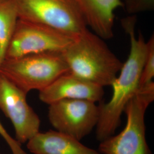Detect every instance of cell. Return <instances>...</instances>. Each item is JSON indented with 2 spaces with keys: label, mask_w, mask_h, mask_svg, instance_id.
I'll list each match as a JSON object with an SVG mask.
<instances>
[{
  "label": "cell",
  "mask_w": 154,
  "mask_h": 154,
  "mask_svg": "<svg viewBox=\"0 0 154 154\" xmlns=\"http://www.w3.org/2000/svg\"><path fill=\"white\" fill-rule=\"evenodd\" d=\"M122 25L130 39V50L126 61L123 63L118 76L110 86L112 94L110 100L99 105L100 115L96 126V137L99 142L114 134L121 123V116L127 103L139 88L147 45L143 35L136 36V15L122 20Z\"/></svg>",
  "instance_id": "6da1fadb"
},
{
  "label": "cell",
  "mask_w": 154,
  "mask_h": 154,
  "mask_svg": "<svg viewBox=\"0 0 154 154\" xmlns=\"http://www.w3.org/2000/svg\"><path fill=\"white\" fill-rule=\"evenodd\" d=\"M69 72L102 87L111 86L123 63L103 39L89 30L63 52Z\"/></svg>",
  "instance_id": "7a4b0ae2"
},
{
  "label": "cell",
  "mask_w": 154,
  "mask_h": 154,
  "mask_svg": "<svg viewBox=\"0 0 154 154\" xmlns=\"http://www.w3.org/2000/svg\"><path fill=\"white\" fill-rule=\"evenodd\" d=\"M154 100V82L139 87L125 108L127 119L125 128L118 134L100 142L99 152L151 154L146 138L145 114Z\"/></svg>",
  "instance_id": "3957f363"
},
{
  "label": "cell",
  "mask_w": 154,
  "mask_h": 154,
  "mask_svg": "<svg viewBox=\"0 0 154 154\" xmlns=\"http://www.w3.org/2000/svg\"><path fill=\"white\" fill-rule=\"evenodd\" d=\"M68 72L62 52L6 58L0 66V74L26 94L43 90Z\"/></svg>",
  "instance_id": "277c9868"
},
{
  "label": "cell",
  "mask_w": 154,
  "mask_h": 154,
  "mask_svg": "<svg viewBox=\"0 0 154 154\" xmlns=\"http://www.w3.org/2000/svg\"><path fill=\"white\" fill-rule=\"evenodd\" d=\"M18 18L54 28L74 38L88 30L75 0H13Z\"/></svg>",
  "instance_id": "5b68a950"
},
{
  "label": "cell",
  "mask_w": 154,
  "mask_h": 154,
  "mask_svg": "<svg viewBox=\"0 0 154 154\" xmlns=\"http://www.w3.org/2000/svg\"><path fill=\"white\" fill-rule=\"evenodd\" d=\"M75 38L48 26L18 18L5 59L46 52H63Z\"/></svg>",
  "instance_id": "8992f818"
},
{
  "label": "cell",
  "mask_w": 154,
  "mask_h": 154,
  "mask_svg": "<svg viewBox=\"0 0 154 154\" xmlns=\"http://www.w3.org/2000/svg\"><path fill=\"white\" fill-rule=\"evenodd\" d=\"M100 107L82 99H63L49 105L48 118L55 131L81 141L98 122Z\"/></svg>",
  "instance_id": "52a82bcc"
},
{
  "label": "cell",
  "mask_w": 154,
  "mask_h": 154,
  "mask_svg": "<svg viewBox=\"0 0 154 154\" xmlns=\"http://www.w3.org/2000/svg\"><path fill=\"white\" fill-rule=\"evenodd\" d=\"M26 95L0 74V110L11 122L20 144L38 133L41 124L38 116L28 104Z\"/></svg>",
  "instance_id": "ba28073f"
},
{
  "label": "cell",
  "mask_w": 154,
  "mask_h": 154,
  "mask_svg": "<svg viewBox=\"0 0 154 154\" xmlns=\"http://www.w3.org/2000/svg\"><path fill=\"white\" fill-rule=\"evenodd\" d=\"M103 95V87L67 72L39 91V98L49 105L63 99H82L97 103Z\"/></svg>",
  "instance_id": "9c48e42d"
},
{
  "label": "cell",
  "mask_w": 154,
  "mask_h": 154,
  "mask_svg": "<svg viewBox=\"0 0 154 154\" xmlns=\"http://www.w3.org/2000/svg\"><path fill=\"white\" fill-rule=\"evenodd\" d=\"M87 25L103 39L113 37L114 11L123 6L122 0H75Z\"/></svg>",
  "instance_id": "30bf717a"
},
{
  "label": "cell",
  "mask_w": 154,
  "mask_h": 154,
  "mask_svg": "<svg viewBox=\"0 0 154 154\" xmlns=\"http://www.w3.org/2000/svg\"><path fill=\"white\" fill-rule=\"evenodd\" d=\"M33 154H101L80 140L57 131H40L27 142Z\"/></svg>",
  "instance_id": "8fae6325"
},
{
  "label": "cell",
  "mask_w": 154,
  "mask_h": 154,
  "mask_svg": "<svg viewBox=\"0 0 154 154\" xmlns=\"http://www.w3.org/2000/svg\"><path fill=\"white\" fill-rule=\"evenodd\" d=\"M18 20V13L13 0H6L0 4V66L5 60Z\"/></svg>",
  "instance_id": "7c38bea8"
},
{
  "label": "cell",
  "mask_w": 154,
  "mask_h": 154,
  "mask_svg": "<svg viewBox=\"0 0 154 154\" xmlns=\"http://www.w3.org/2000/svg\"><path fill=\"white\" fill-rule=\"evenodd\" d=\"M147 49L139 81V87L153 82L154 77V35L146 42Z\"/></svg>",
  "instance_id": "4fadbf2b"
},
{
  "label": "cell",
  "mask_w": 154,
  "mask_h": 154,
  "mask_svg": "<svg viewBox=\"0 0 154 154\" xmlns=\"http://www.w3.org/2000/svg\"><path fill=\"white\" fill-rule=\"evenodd\" d=\"M123 2L127 13L130 14L135 15L154 9V0H124Z\"/></svg>",
  "instance_id": "5bb4252c"
},
{
  "label": "cell",
  "mask_w": 154,
  "mask_h": 154,
  "mask_svg": "<svg viewBox=\"0 0 154 154\" xmlns=\"http://www.w3.org/2000/svg\"><path fill=\"white\" fill-rule=\"evenodd\" d=\"M0 136L4 139L6 143L10 148L13 154H28L21 146V144L14 139L6 131L5 127L0 121Z\"/></svg>",
  "instance_id": "9a60e30c"
},
{
  "label": "cell",
  "mask_w": 154,
  "mask_h": 154,
  "mask_svg": "<svg viewBox=\"0 0 154 154\" xmlns=\"http://www.w3.org/2000/svg\"><path fill=\"white\" fill-rule=\"evenodd\" d=\"M5 1H6V0H0V4L2 3V2H4Z\"/></svg>",
  "instance_id": "2e32d148"
},
{
  "label": "cell",
  "mask_w": 154,
  "mask_h": 154,
  "mask_svg": "<svg viewBox=\"0 0 154 154\" xmlns=\"http://www.w3.org/2000/svg\"></svg>",
  "instance_id": "e0dca14e"
}]
</instances>
